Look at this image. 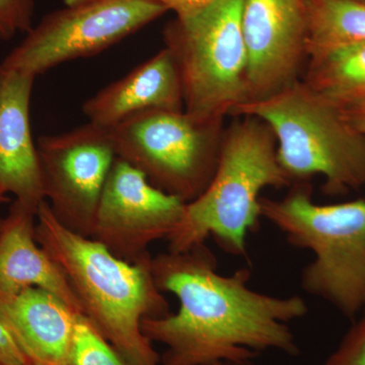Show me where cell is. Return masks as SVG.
Listing matches in <instances>:
<instances>
[{
	"mask_svg": "<svg viewBox=\"0 0 365 365\" xmlns=\"http://www.w3.org/2000/svg\"><path fill=\"white\" fill-rule=\"evenodd\" d=\"M36 240L66 276L83 316L131 365H160L141 322L170 313L151 272V259L130 263L100 242L67 230L47 201L38 207Z\"/></svg>",
	"mask_w": 365,
	"mask_h": 365,
	"instance_id": "2",
	"label": "cell"
},
{
	"mask_svg": "<svg viewBox=\"0 0 365 365\" xmlns=\"http://www.w3.org/2000/svg\"><path fill=\"white\" fill-rule=\"evenodd\" d=\"M302 81L342 109L365 105V42L309 60Z\"/></svg>",
	"mask_w": 365,
	"mask_h": 365,
	"instance_id": "16",
	"label": "cell"
},
{
	"mask_svg": "<svg viewBox=\"0 0 365 365\" xmlns=\"http://www.w3.org/2000/svg\"><path fill=\"white\" fill-rule=\"evenodd\" d=\"M153 0H91L46 14L0 66L37 78L60 64L98 54L168 13Z\"/></svg>",
	"mask_w": 365,
	"mask_h": 365,
	"instance_id": "8",
	"label": "cell"
},
{
	"mask_svg": "<svg viewBox=\"0 0 365 365\" xmlns=\"http://www.w3.org/2000/svg\"><path fill=\"white\" fill-rule=\"evenodd\" d=\"M78 316L63 300L39 287L0 302V322L30 365H67Z\"/></svg>",
	"mask_w": 365,
	"mask_h": 365,
	"instance_id": "15",
	"label": "cell"
},
{
	"mask_svg": "<svg viewBox=\"0 0 365 365\" xmlns=\"http://www.w3.org/2000/svg\"><path fill=\"white\" fill-rule=\"evenodd\" d=\"M35 78L0 66V187L37 213L45 194L37 143L31 128Z\"/></svg>",
	"mask_w": 365,
	"mask_h": 365,
	"instance_id": "12",
	"label": "cell"
},
{
	"mask_svg": "<svg viewBox=\"0 0 365 365\" xmlns=\"http://www.w3.org/2000/svg\"><path fill=\"white\" fill-rule=\"evenodd\" d=\"M244 1L215 0L165 26V48L176 61L184 110L192 116L225 120L249 101Z\"/></svg>",
	"mask_w": 365,
	"mask_h": 365,
	"instance_id": "6",
	"label": "cell"
},
{
	"mask_svg": "<svg viewBox=\"0 0 365 365\" xmlns=\"http://www.w3.org/2000/svg\"><path fill=\"white\" fill-rule=\"evenodd\" d=\"M249 101L270 97L299 81L307 58V0H245Z\"/></svg>",
	"mask_w": 365,
	"mask_h": 365,
	"instance_id": "11",
	"label": "cell"
},
{
	"mask_svg": "<svg viewBox=\"0 0 365 365\" xmlns=\"http://www.w3.org/2000/svg\"><path fill=\"white\" fill-rule=\"evenodd\" d=\"M222 365H255V364H253V362H252V360H250V361L230 362V364H225Z\"/></svg>",
	"mask_w": 365,
	"mask_h": 365,
	"instance_id": "25",
	"label": "cell"
},
{
	"mask_svg": "<svg viewBox=\"0 0 365 365\" xmlns=\"http://www.w3.org/2000/svg\"><path fill=\"white\" fill-rule=\"evenodd\" d=\"M225 130V120L199 119L185 110L140 113L109 129L117 158L186 203L215 176Z\"/></svg>",
	"mask_w": 365,
	"mask_h": 365,
	"instance_id": "7",
	"label": "cell"
},
{
	"mask_svg": "<svg viewBox=\"0 0 365 365\" xmlns=\"http://www.w3.org/2000/svg\"><path fill=\"white\" fill-rule=\"evenodd\" d=\"M359 1L364 2L365 4V0H359Z\"/></svg>",
	"mask_w": 365,
	"mask_h": 365,
	"instance_id": "26",
	"label": "cell"
},
{
	"mask_svg": "<svg viewBox=\"0 0 365 365\" xmlns=\"http://www.w3.org/2000/svg\"><path fill=\"white\" fill-rule=\"evenodd\" d=\"M153 110H184L181 76L167 48L106 86L83 106L88 123L106 129Z\"/></svg>",
	"mask_w": 365,
	"mask_h": 365,
	"instance_id": "13",
	"label": "cell"
},
{
	"mask_svg": "<svg viewBox=\"0 0 365 365\" xmlns=\"http://www.w3.org/2000/svg\"><path fill=\"white\" fill-rule=\"evenodd\" d=\"M88 1H91V0H64L66 6ZM153 1L158 2L160 6H165L169 11H174L176 16H182L200 11L215 0H153Z\"/></svg>",
	"mask_w": 365,
	"mask_h": 365,
	"instance_id": "22",
	"label": "cell"
},
{
	"mask_svg": "<svg viewBox=\"0 0 365 365\" xmlns=\"http://www.w3.org/2000/svg\"><path fill=\"white\" fill-rule=\"evenodd\" d=\"M232 116L256 117L270 127L278 160L292 185L321 175L324 193L331 196L365 186V136L342 108L304 81L245 103Z\"/></svg>",
	"mask_w": 365,
	"mask_h": 365,
	"instance_id": "4",
	"label": "cell"
},
{
	"mask_svg": "<svg viewBox=\"0 0 365 365\" xmlns=\"http://www.w3.org/2000/svg\"><path fill=\"white\" fill-rule=\"evenodd\" d=\"M237 117L223 133L210 184L186 204L182 222L168 237L169 252L188 251L212 237L227 253L246 256L247 237L262 218V192L292 186L270 127L256 117Z\"/></svg>",
	"mask_w": 365,
	"mask_h": 365,
	"instance_id": "3",
	"label": "cell"
},
{
	"mask_svg": "<svg viewBox=\"0 0 365 365\" xmlns=\"http://www.w3.org/2000/svg\"><path fill=\"white\" fill-rule=\"evenodd\" d=\"M9 197H7V193L6 191H4V189L0 187V203L6 202V201H9ZM2 218L0 217V225H1Z\"/></svg>",
	"mask_w": 365,
	"mask_h": 365,
	"instance_id": "24",
	"label": "cell"
},
{
	"mask_svg": "<svg viewBox=\"0 0 365 365\" xmlns=\"http://www.w3.org/2000/svg\"><path fill=\"white\" fill-rule=\"evenodd\" d=\"M151 272L158 289L180 302L178 313L141 322L145 337L165 347L160 365L250 361L267 350L299 354L288 326L309 312L299 295L275 297L252 289L248 268L232 275L218 273L205 244L158 255L151 259Z\"/></svg>",
	"mask_w": 365,
	"mask_h": 365,
	"instance_id": "1",
	"label": "cell"
},
{
	"mask_svg": "<svg viewBox=\"0 0 365 365\" xmlns=\"http://www.w3.org/2000/svg\"><path fill=\"white\" fill-rule=\"evenodd\" d=\"M365 42V4L359 0H307L309 60Z\"/></svg>",
	"mask_w": 365,
	"mask_h": 365,
	"instance_id": "17",
	"label": "cell"
},
{
	"mask_svg": "<svg viewBox=\"0 0 365 365\" xmlns=\"http://www.w3.org/2000/svg\"><path fill=\"white\" fill-rule=\"evenodd\" d=\"M324 365H365V309Z\"/></svg>",
	"mask_w": 365,
	"mask_h": 365,
	"instance_id": "20",
	"label": "cell"
},
{
	"mask_svg": "<svg viewBox=\"0 0 365 365\" xmlns=\"http://www.w3.org/2000/svg\"><path fill=\"white\" fill-rule=\"evenodd\" d=\"M36 215L14 200L0 225V302L29 287L48 290L83 314L73 290L57 264L36 240Z\"/></svg>",
	"mask_w": 365,
	"mask_h": 365,
	"instance_id": "14",
	"label": "cell"
},
{
	"mask_svg": "<svg viewBox=\"0 0 365 365\" xmlns=\"http://www.w3.org/2000/svg\"><path fill=\"white\" fill-rule=\"evenodd\" d=\"M67 365H131L83 314H79Z\"/></svg>",
	"mask_w": 365,
	"mask_h": 365,
	"instance_id": "18",
	"label": "cell"
},
{
	"mask_svg": "<svg viewBox=\"0 0 365 365\" xmlns=\"http://www.w3.org/2000/svg\"><path fill=\"white\" fill-rule=\"evenodd\" d=\"M290 187L283 198L262 197L261 217L292 246L313 253L302 289L355 319L365 309V199L321 205L309 182Z\"/></svg>",
	"mask_w": 365,
	"mask_h": 365,
	"instance_id": "5",
	"label": "cell"
},
{
	"mask_svg": "<svg viewBox=\"0 0 365 365\" xmlns=\"http://www.w3.org/2000/svg\"><path fill=\"white\" fill-rule=\"evenodd\" d=\"M186 204L117 158L101 195L91 239L117 258L136 263L150 256L151 242L175 232Z\"/></svg>",
	"mask_w": 365,
	"mask_h": 365,
	"instance_id": "10",
	"label": "cell"
},
{
	"mask_svg": "<svg viewBox=\"0 0 365 365\" xmlns=\"http://www.w3.org/2000/svg\"><path fill=\"white\" fill-rule=\"evenodd\" d=\"M34 0H0V40L9 41L33 26Z\"/></svg>",
	"mask_w": 365,
	"mask_h": 365,
	"instance_id": "19",
	"label": "cell"
},
{
	"mask_svg": "<svg viewBox=\"0 0 365 365\" xmlns=\"http://www.w3.org/2000/svg\"><path fill=\"white\" fill-rule=\"evenodd\" d=\"M45 200L64 227L91 237L98 202L117 158L109 129L88 123L37 140Z\"/></svg>",
	"mask_w": 365,
	"mask_h": 365,
	"instance_id": "9",
	"label": "cell"
},
{
	"mask_svg": "<svg viewBox=\"0 0 365 365\" xmlns=\"http://www.w3.org/2000/svg\"><path fill=\"white\" fill-rule=\"evenodd\" d=\"M0 365H30L6 326L0 322Z\"/></svg>",
	"mask_w": 365,
	"mask_h": 365,
	"instance_id": "21",
	"label": "cell"
},
{
	"mask_svg": "<svg viewBox=\"0 0 365 365\" xmlns=\"http://www.w3.org/2000/svg\"><path fill=\"white\" fill-rule=\"evenodd\" d=\"M343 111L353 126L365 136V105L345 108Z\"/></svg>",
	"mask_w": 365,
	"mask_h": 365,
	"instance_id": "23",
	"label": "cell"
}]
</instances>
